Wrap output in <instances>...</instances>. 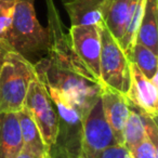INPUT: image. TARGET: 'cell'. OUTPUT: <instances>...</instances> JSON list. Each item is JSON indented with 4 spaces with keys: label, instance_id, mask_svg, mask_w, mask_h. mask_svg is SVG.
<instances>
[{
    "label": "cell",
    "instance_id": "6da1fadb",
    "mask_svg": "<svg viewBox=\"0 0 158 158\" xmlns=\"http://www.w3.org/2000/svg\"><path fill=\"white\" fill-rule=\"evenodd\" d=\"M48 19L49 56L34 64L35 69L86 113L104 86L76 54L52 0H48Z\"/></svg>",
    "mask_w": 158,
    "mask_h": 158
},
{
    "label": "cell",
    "instance_id": "7a4b0ae2",
    "mask_svg": "<svg viewBox=\"0 0 158 158\" xmlns=\"http://www.w3.org/2000/svg\"><path fill=\"white\" fill-rule=\"evenodd\" d=\"M36 73L44 81L57 115L56 138L54 144L49 149V158H79L85 112L74 101L63 94L59 88L50 84L41 73L38 70Z\"/></svg>",
    "mask_w": 158,
    "mask_h": 158
},
{
    "label": "cell",
    "instance_id": "3957f363",
    "mask_svg": "<svg viewBox=\"0 0 158 158\" xmlns=\"http://www.w3.org/2000/svg\"><path fill=\"white\" fill-rule=\"evenodd\" d=\"M35 66L21 53L12 50L0 69V112L18 113L24 108L25 98Z\"/></svg>",
    "mask_w": 158,
    "mask_h": 158
},
{
    "label": "cell",
    "instance_id": "277c9868",
    "mask_svg": "<svg viewBox=\"0 0 158 158\" xmlns=\"http://www.w3.org/2000/svg\"><path fill=\"white\" fill-rule=\"evenodd\" d=\"M35 0H16L13 19L6 39L14 51L25 54L47 51L48 29L40 25L34 8Z\"/></svg>",
    "mask_w": 158,
    "mask_h": 158
},
{
    "label": "cell",
    "instance_id": "5b68a950",
    "mask_svg": "<svg viewBox=\"0 0 158 158\" xmlns=\"http://www.w3.org/2000/svg\"><path fill=\"white\" fill-rule=\"evenodd\" d=\"M144 0H105L102 8L103 24L117 40L126 55L135 44Z\"/></svg>",
    "mask_w": 158,
    "mask_h": 158
},
{
    "label": "cell",
    "instance_id": "8992f818",
    "mask_svg": "<svg viewBox=\"0 0 158 158\" xmlns=\"http://www.w3.org/2000/svg\"><path fill=\"white\" fill-rule=\"evenodd\" d=\"M100 79L104 87L127 95L130 87V62L117 40L104 24L100 25Z\"/></svg>",
    "mask_w": 158,
    "mask_h": 158
},
{
    "label": "cell",
    "instance_id": "52a82bcc",
    "mask_svg": "<svg viewBox=\"0 0 158 158\" xmlns=\"http://www.w3.org/2000/svg\"><path fill=\"white\" fill-rule=\"evenodd\" d=\"M24 108L39 128L49 154V149L54 144L56 138L57 115L48 90L37 73L28 86Z\"/></svg>",
    "mask_w": 158,
    "mask_h": 158
},
{
    "label": "cell",
    "instance_id": "ba28073f",
    "mask_svg": "<svg viewBox=\"0 0 158 158\" xmlns=\"http://www.w3.org/2000/svg\"><path fill=\"white\" fill-rule=\"evenodd\" d=\"M117 144L118 142L104 116L100 97L84 114L79 158H98L103 151Z\"/></svg>",
    "mask_w": 158,
    "mask_h": 158
},
{
    "label": "cell",
    "instance_id": "9c48e42d",
    "mask_svg": "<svg viewBox=\"0 0 158 158\" xmlns=\"http://www.w3.org/2000/svg\"><path fill=\"white\" fill-rule=\"evenodd\" d=\"M68 36L78 57L92 72V74L98 79H100V55H101L100 25L70 26Z\"/></svg>",
    "mask_w": 158,
    "mask_h": 158
},
{
    "label": "cell",
    "instance_id": "30bf717a",
    "mask_svg": "<svg viewBox=\"0 0 158 158\" xmlns=\"http://www.w3.org/2000/svg\"><path fill=\"white\" fill-rule=\"evenodd\" d=\"M128 104L157 120L158 84L147 78L133 63H130V87Z\"/></svg>",
    "mask_w": 158,
    "mask_h": 158
},
{
    "label": "cell",
    "instance_id": "8fae6325",
    "mask_svg": "<svg viewBox=\"0 0 158 158\" xmlns=\"http://www.w3.org/2000/svg\"><path fill=\"white\" fill-rule=\"evenodd\" d=\"M100 97H101L104 116L118 144L123 145V128L130 113L127 98L123 93L107 87L102 88Z\"/></svg>",
    "mask_w": 158,
    "mask_h": 158
},
{
    "label": "cell",
    "instance_id": "7c38bea8",
    "mask_svg": "<svg viewBox=\"0 0 158 158\" xmlns=\"http://www.w3.org/2000/svg\"><path fill=\"white\" fill-rule=\"evenodd\" d=\"M105 0H63L68 14L70 26L77 25H101L102 8Z\"/></svg>",
    "mask_w": 158,
    "mask_h": 158
},
{
    "label": "cell",
    "instance_id": "4fadbf2b",
    "mask_svg": "<svg viewBox=\"0 0 158 158\" xmlns=\"http://www.w3.org/2000/svg\"><path fill=\"white\" fill-rule=\"evenodd\" d=\"M23 148L16 113L0 112V158H14Z\"/></svg>",
    "mask_w": 158,
    "mask_h": 158
},
{
    "label": "cell",
    "instance_id": "5bb4252c",
    "mask_svg": "<svg viewBox=\"0 0 158 158\" xmlns=\"http://www.w3.org/2000/svg\"><path fill=\"white\" fill-rule=\"evenodd\" d=\"M135 42L158 55V0H144Z\"/></svg>",
    "mask_w": 158,
    "mask_h": 158
},
{
    "label": "cell",
    "instance_id": "9a60e30c",
    "mask_svg": "<svg viewBox=\"0 0 158 158\" xmlns=\"http://www.w3.org/2000/svg\"><path fill=\"white\" fill-rule=\"evenodd\" d=\"M21 128L23 148L38 158H49L48 147L44 143L39 128L25 108L16 113Z\"/></svg>",
    "mask_w": 158,
    "mask_h": 158
},
{
    "label": "cell",
    "instance_id": "2e32d148",
    "mask_svg": "<svg viewBox=\"0 0 158 158\" xmlns=\"http://www.w3.org/2000/svg\"><path fill=\"white\" fill-rule=\"evenodd\" d=\"M129 116L123 128V145L128 152L132 151L147 136L146 133V114L129 105Z\"/></svg>",
    "mask_w": 158,
    "mask_h": 158
},
{
    "label": "cell",
    "instance_id": "e0dca14e",
    "mask_svg": "<svg viewBox=\"0 0 158 158\" xmlns=\"http://www.w3.org/2000/svg\"><path fill=\"white\" fill-rule=\"evenodd\" d=\"M130 63H133L147 78L158 84V57L157 54L141 44H135L127 55Z\"/></svg>",
    "mask_w": 158,
    "mask_h": 158
},
{
    "label": "cell",
    "instance_id": "ac0fdd59",
    "mask_svg": "<svg viewBox=\"0 0 158 158\" xmlns=\"http://www.w3.org/2000/svg\"><path fill=\"white\" fill-rule=\"evenodd\" d=\"M16 0H0V38L6 39L13 19Z\"/></svg>",
    "mask_w": 158,
    "mask_h": 158
},
{
    "label": "cell",
    "instance_id": "d6986e66",
    "mask_svg": "<svg viewBox=\"0 0 158 158\" xmlns=\"http://www.w3.org/2000/svg\"><path fill=\"white\" fill-rule=\"evenodd\" d=\"M128 153L132 158H158L157 143L146 136L140 144Z\"/></svg>",
    "mask_w": 158,
    "mask_h": 158
},
{
    "label": "cell",
    "instance_id": "ffe728a7",
    "mask_svg": "<svg viewBox=\"0 0 158 158\" xmlns=\"http://www.w3.org/2000/svg\"><path fill=\"white\" fill-rule=\"evenodd\" d=\"M98 158H129V153L123 145L117 144L103 151Z\"/></svg>",
    "mask_w": 158,
    "mask_h": 158
},
{
    "label": "cell",
    "instance_id": "44dd1931",
    "mask_svg": "<svg viewBox=\"0 0 158 158\" xmlns=\"http://www.w3.org/2000/svg\"><path fill=\"white\" fill-rule=\"evenodd\" d=\"M12 50H13V48H12L11 44L8 42V40L3 39V38H0V69L2 67L3 62H5L7 54Z\"/></svg>",
    "mask_w": 158,
    "mask_h": 158
},
{
    "label": "cell",
    "instance_id": "7402d4cb",
    "mask_svg": "<svg viewBox=\"0 0 158 158\" xmlns=\"http://www.w3.org/2000/svg\"><path fill=\"white\" fill-rule=\"evenodd\" d=\"M14 158H38L37 156H35L34 154L29 153L28 151H26V149L22 148L21 149V152L18 154V155L15 156Z\"/></svg>",
    "mask_w": 158,
    "mask_h": 158
},
{
    "label": "cell",
    "instance_id": "603a6c76",
    "mask_svg": "<svg viewBox=\"0 0 158 158\" xmlns=\"http://www.w3.org/2000/svg\"><path fill=\"white\" fill-rule=\"evenodd\" d=\"M129 158H132V157H131V156H130V155H129Z\"/></svg>",
    "mask_w": 158,
    "mask_h": 158
}]
</instances>
